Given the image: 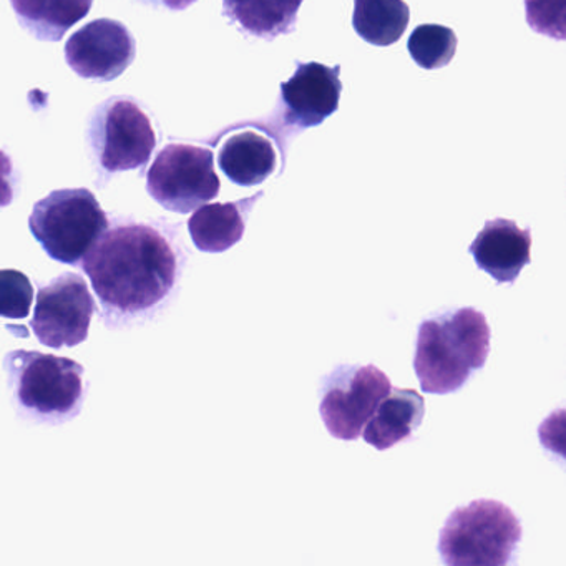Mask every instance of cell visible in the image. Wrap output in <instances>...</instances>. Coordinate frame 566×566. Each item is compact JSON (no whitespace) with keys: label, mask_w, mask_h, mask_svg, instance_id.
Returning a JSON list of instances; mask_svg holds the SVG:
<instances>
[{"label":"cell","mask_w":566,"mask_h":566,"mask_svg":"<svg viewBox=\"0 0 566 566\" xmlns=\"http://www.w3.org/2000/svg\"><path fill=\"white\" fill-rule=\"evenodd\" d=\"M95 313L94 297L84 277L64 274L38 294L31 327L52 349L84 343Z\"/></svg>","instance_id":"obj_9"},{"label":"cell","mask_w":566,"mask_h":566,"mask_svg":"<svg viewBox=\"0 0 566 566\" xmlns=\"http://www.w3.org/2000/svg\"><path fill=\"white\" fill-rule=\"evenodd\" d=\"M522 523L505 503L475 500L450 513L439 535V553L449 566H502L512 558Z\"/></svg>","instance_id":"obj_3"},{"label":"cell","mask_w":566,"mask_h":566,"mask_svg":"<svg viewBox=\"0 0 566 566\" xmlns=\"http://www.w3.org/2000/svg\"><path fill=\"white\" fill-rule=\"evenodd\" d=\"M409 21L410 9L403 0H354L353 28L367 44H396Z\"/></svg>","instance_id":"obj_18"},{"label":"cell","mask_w":566,"mask_h":566,"mask_svg":"<svg viewBox=\"0 0 566 566\" xmlns=\"http://www.w3.org/2000/svg\"><path fill=\"white\" fill-rule=\"evenodd\" d=\"M147 190L165 210L197 211L220 195L213 154L197 145H167L148 170Z\"/></svg>","instance_id":"obj_6"},{"label":"cell","mask_w":566,"mask_h":566,"mask_svg":"<svg viewBox=\"0 0 566 566\" xmlns=\"http://www.w3.org/2000/svg\"><path fill=\"white\" fill-rule=\"evenodd\" d=\"M490 353V327L485 314L462 307L423 321L417 333L416 367L420 387L427 394L459 390L482 369Z\"/></svg>","instance_id":"obj_2"},{"label":"cell","mask_w":566,"mask_h":566,"mask_svg":"<svg viewBox=\"0 0 566 566\" xmlns=\"http://www.w3.org/2000/svg\"><path fill=\"white\" fill-rule=\"evenodd\" d=\"M530 29L555 41H566V0H525Z\"/></svg>","instance_id":"obj_21"},{"label":"cell","mask_w":566,"mask_h":566,"mask_svg":"<svg viewBox=\"0 0 566 566\" xmlns=\"http://www.w3.org/2000/svg\"><path fill=\"white\" fill-rule=\"evenodd\" d=\"M218 165L240 187L263 184L277 168L276 142L260 125L231 128L218 150Z\"/></svg>","instance_id":"obj_12"},{"label":"cell","mask_w":566,"mask_h":566,"mask_svg":"<svg viewBox=\"0 0 566 566\" xmlns=\"http://www.w3.org/2000/svg\"><path fill=\"white\" fill-rule=\"evenodd\" d=\"M426 416V400L413 389H392L377 407L364 429V440L377 450H387L409 439Z\"/></svg>","instance_id":"obj_14"},{"label":"cell","mask_w":566,"mask_h":566,"mask_svg":"<svg viewBox=\"0 0 566 566\" xmlns=\"http://www.w3.org/2000/svg\"><path fill=\"white\" fill-rule=\"evenodd\" d=\"M296 65L293 77L281 85L284 120L297 128L317 127L339 108L340 67H327L319 62Z\"/></svg>","instance_id":"obj_11"},{"label":"cell","mask_w":566,"mask_h":566,"mask_svg":"<svg viewBox=\"0 0 566 566\" xmlns=\"http://www.w3.org/2000/svg\"><path fill=\"white\" fill-rule=\"evenodd\" d=\"M303 0H223V12L241 31L274 41L296 29Z\"/></svg>","instance_id":"obj_15"},{"label":"cell","mask_w":566,"mask_h":566,"mask_svg":"<svg viewBox=\"0 0 566 566\" xmlns=\"http://www.w3.org/2000/svg\"><path fill=\"white\" fill-rule=\"evenodd\" d=\"M34 287L21 271L4 270L0 276V314L9 319H24L31 314Z\"/></svg>","instance_id":"obj_20"},{"label":"cell","mask_w":566,"mask_h":566,"mask_svg":"<svg viewBox=\"0 0 566 566\" xmlns=\"http://www.w3.org/2000/svg\"><path fill=\"white\" fill-rule=\"evenodd\" d=\"M538 439L548 452L566 462V409H556L539 423Z\"/></svg>","instance_id":"obj_22"},{"label":"cell","mask_w":566,"mask_h":566,"mask_svg":"<svg viewBox=\"0 0 566 566\" xmlns=\"http://www.w3.org/2000/svg\"><path fill=\"white\" fill-rule=\"evenodd\" d=\"M102 303L120 313L151 310L177 281V256L167 238L145 224L107 231L82 261Z\"/></svg>","instance_id":"obj_1"},{"label":"cell","mask_w":566,"mask_h":566,"mask_svg":"<svg viewBox=\"0 0 566 566\" xmlns=\"http://www.w3.org/2000/svg\"><path fill=\"white\" fill-rule=\"evenodd\" d=\"M148 4H160L170 11H185V9L193 6L197 0H145Z\"/></svg>","instance_id":"obj_23"},{"label":"cell","mask_w":566,"mask_h":566,"mask_svg":"<svg viewBox=\"0 0 566 566\" xmlns=\"http://www.w3.org/2000/svg\"><path fill=\"white\" fill-rule=\"evenodd\" d=\"M19 24L38 41L59 42L85 15L94 0H11Z\"/></svg>","instance_id":"obj_16"},{"label":"cell","mask_w":566,"mask_h":566,"mask_svg":"<svg viewBox=\"0 0 566 566\" xmlns=\"http://www.w3.org/2000/svg\"><path fill=\"white\" fill-rule=\"evenodd\" d=\"M530 230H522L515 221L503 218L485 223L469 248L476 266L496 283H513L530 263Z\"/></svg>","instance_id":"obj_13"},{"label":"cell","mask_w":566,"mask_h":566,"mask_svg":"<svg viewBox=\"0 0 566 566\" xmlns=\"http://www.w3.org/2000/svg\"><path fill=\"white\" fill-rule=\"evenodd\" d=\"M15 396L42 417H65L77 409L84 392V367L67 357L15 350L6 359Z\"/></svg>","instance_id":"obj_5"},{"label":"cell","mask_w":566,"mask_h":566,"mask_svg":"<svg viewBox=\"0 0 566 566\" xmlns=\"http://www.w3.org/2000/svg\"><path fill=\"white\" fill-rule=\"evenodd\" d=\"M137 44L122 22L98 19L75 32L65 44V61L82 78L112 82L135 61Z\"/></svg>","instance_id":"obj_10"},{"label":"cell","mask_w":566,"mask_h":566,"mask_svg":"<svg viewBox=\"0 0 566 566\" xmlns=\"http://www.w3.org/2000/svg\"><path fill=\"white\" fill-rule=\"evenodd\" d=\"M95 158L108 174L135 170L150 160L157 134L132 98H112L95 112L88 130Z\"/></svg>","instance_id":"obj_7"},{"label":"cell","mask_w":566,"mask_h":566,"mask_svg":"<svg viewBox=\"0 0 566 566\" xmlns=\"http://www.w3.org/2000/svg\"><path fill=\"white\" fill-rule=\"evenodd\" d=\"M29 228L52 260L78 264L107 233L108 218L92 191L74 188L38 201Z\"/></svg>","instance_id":"obj_4"},{"label":"cell","mask_w":566,"mask_h":566,"mask_svg":"<svg viewBox=\"0 0 566 566\" xmlns=\"http://www.w3.org/2000/svg\"><path fill=\"white\" fill-rule=\"evenodd\" d=\"M244 201L203 205L188 221L195 247L205 253H223L244 234Z\"/></svg>","instance_id":"obj_17"},{"label":"cell","mask_w":566,"mask_h":566,"mask_svg":"<svg viewBox=\"0 0 566 566\" xmlns=\"http://www.w3.org/2000/svg\"><path fill=\"white\" fill-rule=\"evenodd\" d=\"M407 49L419 67L437 71L452 62L457 51V35L446 25H419L410 35Z\"/></svg>","instance_id":"obj_19"},{"label":"cell","mask_w":566,"mask_h":566,"mask_svg":"<svg viewBox=\"0 0 566 566\" xmlns=\"http://www.w3.org/2000/svg\"><path fill=\"white\" fill-rule=\"evenodd\" d=\"M392 389L389 377L373 364L336 370L319 406L327 432L339 440L359 439Z\"/></svg>","instance_id":"obj_8"}]
</instances>
